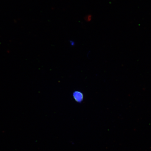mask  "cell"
<instances>
[{"label":"cell","mask_w":151,"mask_h":151,"mask_svg":"<svg viewBox=\"0 0 151 151\" xmlns=\"http://www.w3.org/2000/svg\"><path fill=\"white\" fill-rule=\"evenodd\" d=\"M73 97L75 101L78 102H80L83 98V95L81 92L76 91L73 94Z\"/></svg>","instance_id":"1"},{"label":"cell","mask_w":151,"mask_h":151,"mask_svg":"<svg viewBox=\"0 0 151 151\" xmlns=\"http://www.w3.org/2000/svg\"><path fill=\"white\" fill-rule=\"evenodd\" d=\"M92 16L91 15H88L85 18V19L87 22H90L92 19Z\"/></svg>","instance_id":"2"}]
</instances>
